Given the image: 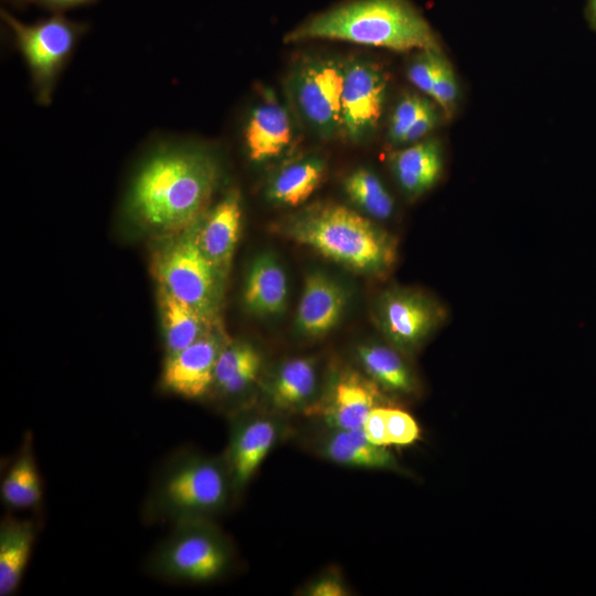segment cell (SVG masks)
Here are the masks:
<instances>
[{
    "label": "cell",
    "mask_w": 596,
    "mask_h": 596,
    "mask_svg": "<svg viewBox=\"0 0 596 596\" xmlns=\"http://www.w3.org/2000/svg\"><path fill=\"white\" fill-rule=\"evenodd\" d=\"M345 62L307 57L294 70L289 89L304 119L321 137L342 130V92Z\"/></svg>",
    "instance_id": "8"
},
{
    "label": "cell",
    "mask_w": 596,
    "mask_h": 596,
    "mask_svg": "<svg viewBox=\"0 0 596 596\" xmlns=\"http://www.w3.org/2000/svg\"><path fill=\"white\" fill-rule=\"evenodd\" d=\"M337 40L398 52L440 51L424 15L408 0H351L313 15L285 42Z\"/></svg>",
    "instance_id": "2"
},
{
    "label": "cell",
    "mask_w": 596,
    "mask_h": 596,
    "mask_svg": "<svg viewBox=\"0 0 596 596\" xmlns=\"http://www.w3.org/2000/svg\"><path fill=\"white\" fill-rule=\"evenodd\" d=\"M362 430L374 445L389 446L386 427V407L375 406L366 416Z\"/></svg>",
    "instance_id": "32"
},
{
    "label": "cell",
    "mask_w": 596,
    "mask_h": 596,
    "mask_svg": "<svg viewBox=\"0 0 596 596\" xmlns=\"http://www.w3.org/2000/svg\"><path fill=\"white\" fill-rule=\"evenodd\" d=\"M317 372L313 361L295 358L285 362L269 386L273 404L279 409H294L304 405L315 392Z\"/></svg>",
    "instance_id": "26"
},
{
    "label": "cell",
    "mask_w": 596,
    "mask_h": 596,
    "mask_svg": "<svg viewBox=\"0 0 596 596\" xmlns=\"http://www.w3.org/2000/svg\"><path fill=\"white\" fill-rule=\"evenodd\" d=\"M260 366V354L252 344L227 342L215 365L213 386L225 395H237L255 382Z\"/></svg>",
    "instance_id": "25"
},
{
    "label": "cell",
    "mask_w": 596,
    "mask_h": 596,
    "mask_svg": "<svg viewBox=\"0 0 596 596\" xmlns=\"http://www.w3.org/2000/svg\"><path fill=\"white\" fill-rule=\"evenodd\" d=\"M350 200L374 220H387L394 212V201L379 177L366 168L351 172L343 182Z\"/></svg>",
    "instance_id": "27"
},
{
    "label": "cell",
    "mask_w": 596,
    "mask_h": 596,
    "mask_svg": "<svg viewBox=\"0 0 596 596\" xmlns=\"http://www.w3.org/2000/svg\"><path fill=\"white\" fill-rule=\"evenodd\" d=\"M389 445L406 446L419 438V427L415 419L398 408L386 407Z\"/></svg>",
    "instance_id": "31"
},
{
    "label": "cell",
    "mask_w": 596,
    "mask_h": 596,
    "mask_svg": "<svg viewBox=\"0 0 596 596\" xmlns=\"http://www.w3.org/2000/svg\"><path fill=\"white\" fill-rule=\"evenodd\" d=\"M392 173L409 199L429 191L440 179L443 152L437 139L428 138L394 151L390 156Z\"/></svg>",
    "instance_id": "16"
},
{
    "label": "cell",
    "mask_w": 596,
    "mask_h": 596,
    "mask_svg": "<svg viewBox=\"0 0 596 596\" xmlns=\"http://www.w3.org/2000/svg\"><path fill=\"white\" fill-rule=\"evenodd\" d=\"M347 592L343 583L334 576H322L307 588V595L311 596H342Z\"/></svg>",
    "instance_id": "34"
},
{
    "label": "cell",
    "mask_w": 596,
    "mask_h": 596,
    "mask_svg": "<svg viewBox=\"0 0 596 596\" xmlns=\"http://www.w3.org/2000/svg\"><path fill=\"white\" fill-rule=\"evenodd\" d=\"M586 18L590 26L596 31V0H587Z\"/></svg>",
    "instance_id": "36"
},
{
    "label": "cell",
    "mask_w": 596,
    "mask_h": 596,
    "mask_svg": "<svg viewBox=\"0 0 596 596\" xmlns=\"http://www.w3.org/2000/svg\"><path fill=\"white\" fill-rule=\"evenodd\" d=\"M387 88L385 73L365 60L345 62L342 131L352 141L371 135L379 125Z\"/></svg>",
    "instance_id": "10"
},
{
    "label": "cell",
    "mask_w": 596,
    "mask_h": 596,
    "mask_svg": "<svg viewBox=\"0 0 596 596\" xmlns=\"http://www.w3.org/2000/svg\"><path fill=\"white\" fill-rule=\"evenodd\" d=\"M444 58L440 51H421L407 68L408 79L421 92L430 96Z\"/></svg>",
    "instance_id": "29"
},
{
    "label": "cell",
    "mask_w": 596,
    "mask_h": 596,
    "mask_svg": "<svg viewBox=\"0 0 596 596\" xmlns=\"http://www.w3.org/2000/svg\"><path fill=\"white\" fill-rule=\"evenodd\" d=\"M359 361L366 375L381 389L407 395L415 391L416 381L402 352L393 345L368 343L358 348Z\"/></svg>",
    "instance_id": "22"
},
{
    "label": "cell",
    "mask_w": 596,
    "mask_h": 596,
    "mask_svg": "<svg viewBox=\"0 0 596 596\" xmlns=\"http://www.w3.org/2000/svg\"><path fill=\"white\" fill-rule=\"evenodd\" d=\"M241 222V196L236 190L224 195L198 222L199 246L224 279L228 274L240 237Z\"/></svg>",
    "instance_id": "13"
},
{
    "label": "cell",
    "mask_w": 596,
    "mask_h": 596,
    "mask_svg": "<svg viewBox=\"0 0 596 596\" xmlns=\"http://www.w3.org/2000/svg\"><path fill=\"white\" fill-rule=\"evenodd\" d=\"M231 486L230 471L220 461L192 453L172 456L149 492L147 520L206 519L226 503Z\"/></svg>",
    "instance_id": "4"
},
{
    "label": "cell",
    "mask_w": 596,
    "mask_h": 596,
    "mask_svg": "<svg viewBox=\"0 0 596 596\" xmlns=\"http://www.w3.org/2000/svg\"><path fill=\"white\" fill-rule=\"evenodd\" d=\"M323 455L333 462L365 469H395V457L385 447L372 444L362 428L332 429L323 441Z\"/></svg>",
    "instance_id": "21"
},
{
    "label": "cell",
    "mask_w": 596,
    "mask_h": 596,
    "mask_svg": "<svg viewBox=\"0 0 596 596\" xmlns=\"http://www.w3.org/2000/svg\"><path fill=\"white\" fill-rule=\"evenodd\" d=\"M230 562V549L220 532L206 519H189L174 523L147 567L166 581L205 583L223 575Z\"/></svg>",
    "instance_id": "6"
},
{
    "label": "cell",
    "mask_w": 596,
    "mask_h": 596,
    "mask_svg": "<svg viewBox=\"0 0 596 596\" xmlns=\"http://www.w3.org/2000/svg\"><path fill=\"white\" fill-rule=\"evenodd\" d=\"M429 103L427 98L416 94L403 96L391 115L389 139L395 145H402L405 134Z\"/></svg>",
    "instance_id": "28"
},
{
    "label": "cell",
    "mask_w": 596,
    "mask_h": 596,
    "mask_svg": "<svg viewBox=\"0 0 596 596\" xmlns=\"http://www.w3.org/2000/svg\"><path fill=\"white\" fill-rule=\"evenodd\" d=\"M284 236L355 273L382 277L396 263L393 235L366 216L339 204L310 206L290 217Z\"/></svg>",
    "instance_id": "3"
},
{
    "label": "cell",
    "mask_w": 596,
    "mask_h": 596,
    "mask_svg": "<svg viewBox=\"0 0 596 596\" xmlns=\"http://www.w3.org/2000/svg\"><path fill=\"white\" fill-rule=\"evenodd\" d=\"M287 295V277L277 259L270 254L255 258L244 286L246 309L262 317L279 315L285 310Z\"/></svg>",
    "instance_id": "18"
},
{
    "label": "cell",
    "mask_w": 596,
    "mask_h": 596,
    "mask_svg": "<svg viewBox=\"0 0 596 596\" xmlns=\"http://www.w3.org/2000/svg\"><path fill=\"white\" fill-rule=\"evenodd\" d=\"M458 95L457 79L449 62L444 58L438 71L430 97L441 108L447 118H450L455 111Z\"/></svg>",
    "instance_id": "30"
},
{
    "label": "cell",
    "mask_w": 596,
    "mask_h": 596,
    "mask_svg": "<svg viewBox=\"0 0 596 596\" xmlns=\"http://www.w3.org/2000/svg\"><path fill=\"white\" fill-rule=\"evenodd\" d=\"M7 1L18 8H22L26 6L28 3L32 2V0H7Z\"/></svg>",
    "instance_id": "37"
},
{
    "label": "cell",
    "mask_w": 596,
    "mask_h": 596,
    "mask_svg": "<svg viewBox=\"0 0 596 596\" xmlns=\"http://www.w3.org/2000/svg\"><path fill=\"white\" fill-rule=\"evenodd\" d=\"M225 337L215 328L183 350L166 355L161 383L164 390L185 398L203 396L213 386L215 365Z\"/></svg>",
    "instance_id": "11"
},
{
    "label": "cell",
    "mask_w": 596,
    "mask_h": 596,
    "mask_svg": "<svg viewBox=\"0 0 596 596\" xmlns=\"http://www.w3.org/2000/svg\"><path fill=\"white\" fill-rule=\"evenodd\" d=\"M198 222L161 236L152 254V272L159 288L216 321L225 279L199 246Z\"/></svg>",
    "instance_id": "5"
},
{
    "label": "cell",
    "mask_w": 596,
    "mask_h": 596,
    "mask_svg": "<svg viewBox=\"0 0 596 596\" xmlns=\"http://www.w3.org/2000/svg\"><path fill=\"white\" fill-rule=\"evenodd\" d=\"M219 179L220 167L210 152L164 149L139 169L129 193V213L140 227L159 236L180 233L206 213Z\"/></svg>",
    "instance_id": "1"
},
{
    "label": "cell",
    "mask_w": 596,
    "mask_h": 596,
    "mask_svg": "<svg viewBox=\"0 0 596 596\" xmlns=\"http://www.w3.org/2000/svg\"><path fill=\"white\" fill-rule=\"evenodd\" d=\"M446 316L438 300L414 288H389L376 304L382 333L404 354L416 352L444 323Z\"/></svg>",
    "instance_id": "9"
},
{
    "label": "cell",
    "mask_w": 596,
    "mask_h": 596,
    "mask_svg": "<svg viewBox=\"0 0 596 596\" xmlns=\"http://www.w3.org/2000/svg\"><path fill=\"white\" fill-rule=\"evenodd\" d=\"M3 504L11 509H29L42 499V483L32 449V435H25L13 464L1 482Z\"/></svg>",
    "instance_id": "24"
},
{
    "label": "cell",
    "mask_w": 596,
    "mask_h": 596,
    "mask_svg": "<svg viewBox=\"0 0 596 596\" xmlns=\"http://www.w3.org/2000/svg\"><path fill=\"white\" fill-rule=\"evenodd\" d=\"M158 306L166 355L183 350L215 328V320L205 317L159 287Z\"/></svg>",
    "instance_id": "20"
},
{
    "label": "cell",
    "mask_w": 596,
    "mask_h": 596,
    "mask_svg": "<svg viewBox=\"0 0 596 596\" xmlns=\"http://www.w3.org/2000/svg\"><path fill=\"white\" fill-rule=\"evenodd\" d=\"M379 397V386L369 376L345 371L332 381L319 413L332 429L362 428Z\"/></svg>",
    "instance_id": "12"
},
{
    "label": "cell",
    "mask_w": 596,
    "mask_h": 596,
    "mask_svg": "<svg viewBox=\"0 0 596 596\" xmlns=\"http://www.w3.org/2000/svg\"><path fill=\"white\" fill-rule=\"evenodd\" d=\"M291 137L292 128L286 108L269 98L253 109L244 132L248 157L256 162L279 156L290 143Z\"/></svg>",
    "instance_id": "17"
},
{
    "label": "cell",
    "mask_w": 596,
    "mask_h": 596,
    "mask_svg": "<svg viewBox=\"0 0 596 596\" xmlns=\"http://www.w3.org/2000/svg\"><path fill=\"white\" fill-rule=\"evenodd\" d=\"M277 430L266 418L237 422L232 430L227 469L234 488L242 489L270 451Z\"/></svg>",
    "instance_id": "15"
},
{
    "label": "cell",
    "mask_w": 596,
    "mask_h": 596,
    "mask_svg": "<svg viewBox=\"0 0 596 596\" xmlns=\"http://www.w3.org/2000/svg\"><path fill=\"white\" fill-rule=\"evenodd\" d=\"M347 301L348 296L339 283L323 273H310L297 307V330L307 338L326 336L341 320Z\"/></svg>",
    "instance_id": "14"
},
{
    "label": "cell",
    "mask_w": 596,
    "mask_h": 596,
    "mask_svg": "<svg viewBox=\"0 0 596 596\" xmlns=\"http://www.w3.org/2000/svg\"><path fill=\"white\" fill-rule=\"evenodd\" d=\"M36 528L31 520L6 517L0 524V596L12 595L28 566Z\"/></svg>",
    "instance_id": "19"
},
{
    "label": "cell",
    "mask_w": 596,
    "mask_h": 596,
    "mask_svg": "<svg viewBox=\"0 0 596 596\" xmlns=\"http://www.w3.org/2000/svg\"><path fill=\"white\" fill-rule=\"evenodd\" d=\"M326 173V163L308 157L281 168L272 179L267 195L281 205L298 206L317 190Z\"/></svg>",
    "instance_id": "23"
},
{
    "label": "cell",
    "mask_w": 596,
    "mask_h": 596,
    "mask_svg": "<svg viewBox=\"0 0 596 596\" xmlns=\"http://www.w3.org/2000/svg\"><path fill=\"white\" fill-rule=\"evenodd\" d=\"M94 1L96 0H32L33 3L53 13H62Z\"/></svg>",
    "instance_id": "35"
},
{
    "label": "cell",
    "mask_w": 596,
    "mask_h": 596,
    "mask_svg": "<svg viewBox=\"0 0 596 596\" xmlns=\"http://www.w3.org/2000/svg\"><path fill=\"white\" fill-rule=\"evenodd\" d=\"M438 120V111L435 105L429 103V105L424 109V111L405 134L402 145H412L421 141L436 127Z\"/></svg>",
    "instance_id": "33"
},
{
    "label": "cell",
    "mask_w": 596,
    "mask_h": 596,
    "mask_svg": "<svg viewBox=\"0 0 596 596\" xmlns=\"http://www.w3.org/2000/svg\"><path fill=\"white\" fill-rule=\"evenodd\" d=\"M0 15L28 66L38 103L49 105L57 77L86 24L62 13L33 23L20 21L3 8Z\"/></svg>",
    "instance_id": "7"
}]
</instances>
